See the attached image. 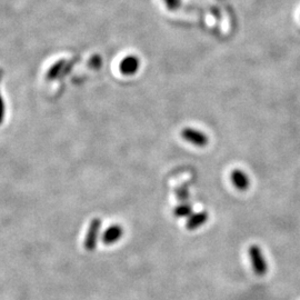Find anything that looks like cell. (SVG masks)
I'll use <instances>...</instances> for the list:
<instances>
[{
  "instance_id": "6da1fadb",
  "label": "cell",
  "mask_w": 300,
  "mask_h": 300,
  "mask_svg": "<svg viewBox=\"0 0 300 300\" xmlns=\"http://www.w3.org/2000/svg\"><path fill=\"white\" fill-rule=\"evenodd\" d=\"M101 228H102V222L101 219H92L89 223V227H88V230L85 236V240H84V247L88 251H93L97 248V245L101 238Z\"/></svg>"
},
{
  "instance_id": "7a4b0ae2",
  "label": "cell",
  "mask_w": 300,
  "mask_h": 300,
  "mask_svg": "<svg viewBox=\"0 0 300 300\" xmlns=\"http://www.w3.org/2000/svg\"><path fill=\"white\" fill-rule=\"evenodd\" d=\"M249 258L251 261L252 269H254L255 274L258 276H265L267 272V262L264 257L261 248L257 246V245H252L248 250Z\"/></svg>"
},
{
  "instance_id": "3957f363",
  "label": "cell",
  "mask_w": 300,
  "mask_h": 300,
  "mask_svg": "<svg viewBox=\"0 0 300 300\" xmlns=\"http://www.w3.org/2000/svg\"><path fill=\"white\" fill-rule=\"evenodd\" d=\"M124 234L125 230L122 226L118 223H114L102 231L101 241L107 245V246H113V245L118 243L122 239Z\"/></svg>"
},
{
  "instance_id": "277c9868",
  "label": "cell",
  "mask_w": 300,
  "mask_h": 300,
  "mask_svg": "<svg viewBox=\"0 0 300 300\" xmlns=\"http://www.w3.org/2000/svg\"><path fill=\"white\" fill-rule=\"evenodd\" d=\"M182 138L187 140L190 144H193L195 146L198 147H203L208 144V137L204 134L195 130V129L192 128H186L183 129L181 133Z\"/></svg>"
},
{
  "instance_id": "5b68a950",
  "label": "cell",
  "mask_w": 300,
  "mask_h": 300,
  "mask_svg": "<svg viewBox=\"0 0 300 300\" xmlns=\"http://www.w3.org/2000/svg\"><path fill=\"white\" fill-rule=\"evenodd\" d=\"M231 181L238 190H246L249 187V179L247 175L241 170H234L231 173Z\"/></svg>"
},
{
  "instance_id": "8992f818",
  "label": "cell",
  "mask_w": 300,
  "mask_h": 300,
  "mask_svg": "<svg viewBox=\"0 0 300 300\" xmlns=\"http://www.w3.org/2000/svg\"><path fill=\"white\" fill-rule=\"evenodd\" d=\"M208 220V214L206 211H201V213L192 215L186 222V227L188 230H195L197 228L201 227L202 224Z\"/></svg>"
},
{
  "instance_id": "52a82bcc",
  "label": "cell",
  "mask_w": 300,
  "mask_h": 300,
  "mask_svg": "<svg viewBox=\"0 0 300 300\" xmlns=\"http://www.w3.org/2000/svg\"><path fill=\"white\" fill-rule=\"evenodd\" d=\"M192 213H193V209L189 204H180V206H178L175 209V216L179 218L192 216Z\"/></svg>"
},
{
  "instance_id": "ba28073f",
  "label": "cell",
  "mask_w": 300,
  "mask_h": 300,
  "mask_svg": "<svg viewBox=\"0 0 300 300\" xmlns=\"http://www.w3.org/2000/svg\"><path fill=\"white\" fill-rule=\"evenodd\" d=\"M166 4L169 9H177L180 4V0H166Z\"/></svg>"
}]
</instances>
